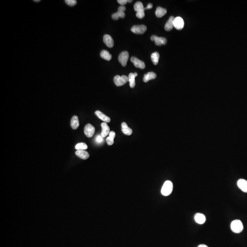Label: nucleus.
I'll return each instance as SVG.
<instances>
[{
  "label": "nucleus",
  "instance_id": "nucleus-1",
  "mask_svg": "<svg viewBox=\"0 0 247 247\" xmlns=\"http://www.w3.org/2000/svg\"><path fill=\"white\" fill-rule=\"evenodd\" d=\"M173 189L172 182L169 180L165 182L161 189V193L164 196H168L171 194Z\"/></svg>",
  "mask_w": 247,
  "mask_h": 247
},
{
  "label": "nucleus",
  "instance_id": "nucleus-2",
  "mask_svg": "<svg viewBox=\"0 0 247 247\" xmlns=\"http://www.w3.org/2000/svg\"><path fill=\"white\" fill-rule=\"evenodd\" d=\"M231 228L233 232L238 234L242 232L244 229V226L240 220H235L232 222Z\"/></svg>",
  "mask_w": 247,
  "mask_h": 247
},
{
  "label": "nucleus",
  "instance_id": "nucleus-3",
  "mask_svg": "<svg viewBox=\"0 0 247 247\" xmlns=\"http://www.w3.org/2000/svg\"><path fill=\"white\" fill-rule=\"evenodd\" d=\"M129 81V78L126 75H117L113 78V82L117 87L122 86Z\"/></svg>",
  "mask_w": 247,
  "mask_h": 247
},
{
  "label": "nucleus",
  "instance_id": "nucleus-4",
  "mask_svg": "<svg viewBox=\"0 0 247 247\" xmlns=\"http://www.w3.org/2000/svg\"><path fill=\"white\" fill-rule=\"evenodd\" d=\"M126 10V7L124 6H120L118 8V11L117 13H115L112 15V18L113 20H117L119 18H123L125 17V11Z\"/></svg>",
  "mask_w": 247,
  "mask_h": 247
},
{
  "label": "nucleus",
  "instance_id": "nucleus-5",
  "mask_svg": "<svg viewBox=\"0 0 247 247\" xmlns=\"http://www.w3.org/2000/svg\"><path fill=\"white\" fill-rule=\"evenodd\" d=\"M129 57V54L127 51H123L119 56V61L121 64L122 66H126Z\"/></svg>",
  "mask_w": 247,
  "mask_h": 247
},
{
  "label": "nucleus",
  "instance_id": "nucleus-6",
  "mask_svg": "<svg viewBox=\"0 0 247 247\" xmlns=\"http://www.w3.org/2000/svg\"><path fill=\"white\" fill-rule=\"evenodd\" d=\"M146 30L147 28L145 25H135L132 27L131 31L136 34H143Z\"/></svg>",
  "mask_w": 247,
  "mask_h": 247
},
{
  "label": "nucleus",
  "instance_id": "nucleus-7",
  "mask_svg": "<svg viewBox=\"0 0 247 247\" xmlns=\"http://www.w3.org/2000/svg\"><path fill=\"white\" fill-rule=\"evenodd\" d=\"M95 130L94 126L90 124H88L84 128V133L88 138H91L94 135Z\"/></svg>",
  "mask_w": 247,
  "mask_h": 247
},
{
  "label": "nucleus",
  "instance_id": "nucleus-8",
  "mask_svg": "<svg viewBox=\"0 0 247 247\" xmlns=\"http://www.w3.org/2000/svg\"><path fill=\"white\" fill-rule=\"evenodd\" d=\"M152 41H155L156 46H161L167 43V39L163 37H159L156 35H152L151 38Z\"/></svg>",
  "mask_w": 247,
  "mask_h": 247
},
{
  "label": "nucleus",
  "instance_id": "nucleus-9",
  "mask_svg": "<svg viewBox=\"0 0 247 247\" xmlns=\"http://www.w3.org/2000/svg\"><path fill=\"white\" fill-rule=\"evenodd\" d=\"M130 60L133 63L134 66L136 68H139L142 69H143L145 68L146 65L145 63L142 60H140L139 59L136 58V57H132Z\"/></svg>",
  "mask_w": 247,
  "mask_h": 247
},
{
  "label": "nucleus",
  "instance_id": "nucleus-10",
  "mask_svg": "<svg viewBox=\"0 0 247 247\" xmlns=\"http://www.w3.org/2000/svg\"><path fill=\"white\" fill-rule=\"evenodd\" d=\"M174 27L178 30H181L184 27V21L182 17H177L175 18L173 23Z\"/></svg>",
  "mask_w": 247,
  "mask_h": 247
},
{
  "label": "nucleus",
  "instance_id": "nucleus-11",
  "mask_svg": "<svg viewBox=\"0 0 247 247\" xmlns=\"http://www.w3.org/2000/svg\"><path fill=\"white\" fill-rule=\"evenodd\" d=\"M103 40L104 43L109 48H112L113 46L114 42L112 38L111 37L110 35L108 34L104 35L103 36Z\"/></svg>",
  "mask_w": 247,
  "mask_h": 247
},
{
  "label": "nucleus",
  "instance_id": "nucleus-12",
  "mask_svg": "<svg viewBox=\"0 0 247 247\" xmlns=\"http://www.w3.org/2000/svg\"><path fill=\"white\" fill-rule=\"evenodd\" d=\"M238 186L245 193H247V181L244 179H240L237 182Z\"/></svg>",
  "mask_w": 247,
  "mask_h": 247
},
{
  "label": "nucleus",
  "instance_id": "nucleus-13",
  "mask_svg": "<svg viewBox=\"0 0 247 247\" xmlns=\"http://www.w3.org/2000/svg\"><path fill=\"white\" fill-rule=\"evenodd\" d=\"M195 220L197 223L199 224H203L206 221L205 215L201 213H196L195 215Z\"/></svg>",
  "mask_w": 247,
  "mask_h": 247
},
{
  "label": "nucleus",
  "instance_id": "nucleus-14",
  "mask_svg": "<svg viewBox=\"0 0 247 247\" xmlns=\"http://www.w3.org/2000/svg\"><path fill=\"white\" fill-rule=\"evenodd\" d=\"M101 127H102V130L101 135V136L103 138L106 137L109 133L110 129L106 122L102 123L101 124Z\"/></svg>",
  "mask_w": 247,
  "mask_h": 247
},
{
  "label": "nucleus",
  "instance_id": "nucleus-15",
  "mask_svg": "<svg viewBox=\"0 0 247 247\" xmlns=\"http://www.w3.org/2000/svg\"><path fill=\"white\" fill-rule=\"evenodd\" d=\"M175 19V17L173 16H171L169 17V19L168 20L167 23H166L165 25V30L167 31H169L172 30L173 28L174 27V25H173V23H174V20Z\"/></svg>",
  "mask_w": 247,
  "mask_h": 247
},
{
  "label": "nucleus",
  "instance_id": "nucleus-16",
  "mask_svg": "<svg viewBox=\"0 0 247 247\" xmlns=\"http://www.w3.org/2000/svg\"><path fill=\"white\" fill-rule=\"evenodd\" d=\"M95 113L97 116V117H99L100 119H101V120L104 121V122H110V118L108 117V116L104 115V113H103L101 111L97 110L95 112Z\"/></svg>",
  "mask_w": 247,
  "mask_h": 247
},
{
  "label": "nucleus",
  "instance_id": "nucleus-17",
  "mask_svg": "<svg viewBox=\"0 0 247 247\" xmlns=\"http://www.w3.org/2000/svg\"><path fill=\"white\" fill-rule=\"evenodd\" d=\"M76 155L83 160H86L89 158V154L88 152L84 150H77L76 152Z\"/></svg>",
  "mask_w": 247,
  "mask_h": 247
},
{
  "label": "nucleus",
  "instance_id": "nucleus-18",
  "mask_svg": "<svg viewBox=\"0 0 247 247\" xmlns=\"http://www.w3.org/2000/svg\"><path fill=\"white\" fill-rule=\"evenodd\" d=\"M70 126L73 130H76L79 126V121L78 117L77 115H74L70 121Z\"/></svg>",
  "mask_w": 247,
  "mask_h": 247
},
{
  "label": "nucleus",
  "instance_id": "nucleus-19",
  "mask_svg": "<svg viewBox=\"0 0 247 247\" xmlns=\"http://www.w3.org/2000/svg\"><path fill=\"white\" fill-rule=\"evenodd\" d=\"M122 131L125 135L130 136L132 134V129L128 127L127 124L123 122L121 124Z\"/></svg>",
  "mask_w": 247,
  "mask_h": 247
},
{
  "label": "nucleus",
  "instance_id": "nucleus-20",
  "mask_svg": "<svg viewBox=\"0 0 247 247\" xmlns=\"http://www.w3.org/2000/svg\"><path fill=\"white\" fill-rule=\"evenodd\" d=\"M156 77V75L155 73L153 72H149L148 73L145 74L143 77V81L145 83H147L149 81L154 79Z\"/></svg>",
  "mask_w": 247,
  "mask_h": 247
},
{
  "label": "nucleus",
  "instance_id": "nucleus-21",
  "mask_svg": "<svg viewBox=\"0 0 247 247\" xmlns=\"http://www.w3.org/2000/svg\"><path fill=\"white\" fill-rule=\"evenodd\" d=\"M167 10L165 8L158 7H157L156 11V15L158 17H162L167 13Z\"/></svg>",
  "mask_w": 247,
  "mask_h": 247
},
{
  "label": "nucleus",
  "instance_id": "nucleus-22",
  "mask_svg": "<svg viewBox=\"0 0 247 247\" xmlns=\"http://www.w3.org/2000/svg\"><path fill=\"white\" fill-rule=\"evenodd\" d=\"M115 133L114 132H111L109 133V136L106 139L107 143L108 145H112L114 143V138L115 136Z\"/></svg>",
  "mask_w": 247,
  "mask_h": 247
},
{
  "label": "nucleus",
  "instance_id": "nucleus-23",
  "mask_svg": "<svg viewBox=\"0 0 247 247\" xmlns=\"http://www.w3.org/2000/svg\"><path fill=\"white\" fill-rule=\"evenodd\" d=\"M134 10L135 11H136V13L140 11H144L145 10L143 4L141 1L136 2L134 5Z\"/></svg>",
  "mask_w": 247,
  "mask_h": 247
},
{
  "label": "nucleus",
  "instance_id": "nucleus-24",
  "mask_svg": "<svg viewBox=\"0 0 247 247\" xmlns=\"http://www.w3.org/2000/svg\"><path fill=\"white\" fill-rule=\"evenodd\" d=\"M100 56L102 58L108 61H109L112 59V55L109 53V51L105 50H103L101 51Z\"/></svg>",
  "mask_w": 247,
  "mask_h": 247
},
{
  "label": "nucleus",
  "instance_id": "nucleus-25",
  "mask_svg": "<svg viewBox=\"0 0 247 247\" xmlns=\"http://www.w3.org/2000/svg\"><path fill=\"white\" fill-rule=\"evenodd\" d=\"M136 76L133 73H130L129 75V81L130 82V86L131 88H134L136 85L135 83V77Z\"/></svg>",
  "mask_w": 247,
  "mask_h": 247
},
{
  "label": "nucleus",
  "instance_id": "nucleus-26",
  "mask_svg": "<svg viewBox=\"0 0 247 247\" xmlns=\"http://www.w3.org/2000/svg\"><path fill=\"white\" fill-rule=\"evenodd\" d=\"M159 57H160V55L158 52H154L151 55V59L154 65H156L158 64Z\"/></svg>",
  "mask_w": 247,
  "mask_h": 247
},
{
  "label": "nucleus",
  "instance_id": "nucleus-27",
  "mask_svg": "<svg viewBox=\"0 0 247 247\" xmlns=\"http://www.w3.org/2000/svg\"><path fill=\"white\" fill-rule=\"evenodd\" d=\"M88 146L86 143L81 142L78 143L75 146V148L77 150H84L87 149Z\"/></svg>",
  "mask_w": 247,
  "mask_h": 247
},
{
  "label": "nucleus",
  "instance_id": "nucleus-28",
  "mask_svg": "<svg viewBox=\"0 0 247 247\" xmlns=\"http://www.w3.org/2000/svg\"><path fill=\"white\" fill-rule=\"evenodd\" d=\"M65 1L66 4L70 7L75 6L77 2L76 0H66Z\"/></svg>",
  "mask_w": 247,
  "mask_h": 247
},
{
  "label": "nucleus",
  "instance_id": "nucleus-29",
  "mask_svg": "<svg viewBox=\"0 0 247 247\" xmlns=\"http://www.w3.org/2000/svg\"><path fill=\"white\" fill-rule=\"evenodd\" d=\"M145 12L144 11H140L136 13V16L139 19H142L145 17Z\"/></svg>",
  "mask_w": 247,
  "mask_h": 247
},
{
  "label": "nucleus",
  "instance_id": "nucleus-30",
  "mask_svg": "<svg viewBox=\"0 0 247 247\" xmlns=\"http://www.w3.org/2000/svg\"><path fill=\"white\" fill-rule=\"evenodd\" d=\"M96 140V142H97L98 143H101V142H103V137L101 136H101H100V135H99V136H97Z\"/></svg>",
  "mask_w": 247,
  "mask_h": 247
},
{
  "label": "nucleus",
  "instance_id": "nucleus-31",
  "mask_svg": "<svg viewBox=\"0 0 247 247\" xmlns=\"http://www.w3.org/2000/svg\"><path fill=\"white\" fill-rule=\"evenodd\" d=\"M117 1L121 6H124L128 2V0H118Z\"/></svg>",
  "mask_w": 247,
  "mask_h": 247
},
{
  "label": "nucleus",
  "instance_id": "nucleus-32",
  "mask_svg": "<svg viewBox=\"0 0 247 247\" xmlns=\"http://www.w3.org/2000/svg\"><path fill=\"white\" fill-rule=\"evenodd\" d=\"M152 7H153V5H152V4L151 3H149V4H148V6H147V7H145V10H146V9H151V8H152Z\"/></svg>",
  "mask_w": 247,
  "mask_h": 247
},
{
  "label": "nucleus",
  "instance_id": "nucleus-33",
  "mask_svg": "<svg viewBox=\"0 0 247 247\" xmlns=\"http://www.w3.org/2000/svg\"><path fill=\"white\" fill-rule=\"evenodd\" d=\"M198 247H208L207 245H205V244H201V245H199Z\"/></svg>",
  "mask_w": 247,
  "mask_h": 247
},
{
  "label": "nucleus",
  "instance_id": "nucleus-34",
  "mask_svg": "<svg viewBox=\"0 0 247 247\" xmlns=\"http://www.w3.org/2000/svg\"><path fill=\"white\" fill-rule=\"evenodd\" d=\"M132 0H131V1H130V0H128V2H129V3H130V2H132Z\"/></svg>",
  "mask_w": 247,
  "mask_h": 247
},
{
  "label": "nucleus",
  "instance_id": "nucleus-35",
  "mask_svg": "<svg viewBox=\"0 0 247 247\" xmlns=\"http://www.w3.org/2000/svg\"><path fill=\"white\" fill-rule=\"evenodd\" d=\"M35 1V2H39V1H40V0H37V1L36 0H35V1Z\"/></svg>",
  "mask_w": 247,
  "mask_h": 247
}]
</instances>
